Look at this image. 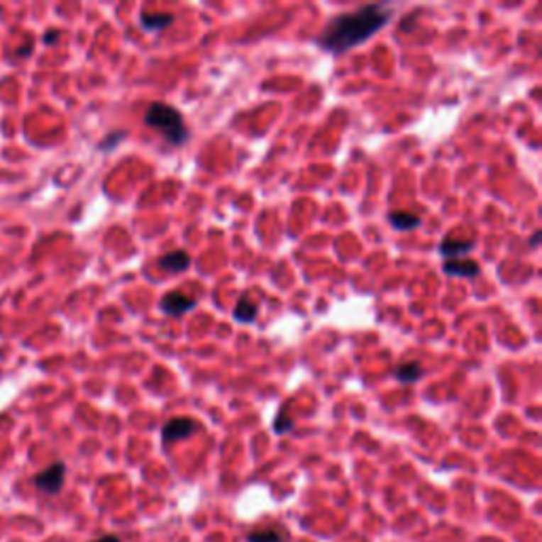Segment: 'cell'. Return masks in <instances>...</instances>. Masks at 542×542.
Segmentation results:
<instances>
[{
  "label": "cell",
  "instance_id": "obj_1",
  "mask_svg": "<svg viewBox=\"0 0 542 542\" xmlns=\"http://www.w3.org/2000/svg\"><path fill=\"white\" fill-rule=\"evenodd\" d=\"M388 4H367L350 13L335 15L322 30L318 45L331 53H345L377 34L390 21Z\"/></svg>",
  "mask_w": 542,
  "mask_h": 542
},
{
  "label": "cell",
  "instance_id": "obj_2",
  "mask_svg": "<svg viewBox=\"0 0 542 542\" xmlns=\"http://www.w3.org/2000/svg\"><path fill=\"white\" fill-rule=\"evenodd\" d=\"M144 123L157 132H161V136L170 142V144H176L180 146L184 140H187V126L182 121V115L170 106V104H163V102H153L146 113H144Z\"/></svg>",
  "mask_w": 542,
  "mask_h": 542
},
{
  "label": "cell",
  "instance_id": "obj_3",
  "mask_svg": "<svg viewBox=\"0 0 542 542\" xmlns=\"http://www.w3.org/2000/svg\"><path fill=\"white\" fill-rule=\"evenodd\" d=\"M64 479H66V464L64 462H53L49 468L40 470L34 477V485H36V490H40L49 496H55L64 487Z\"/></svg>",
  "mask_w": 542,
  "mask_h": 542
},
{
  "label": "cell",
  "instance_id": "obj_4",
  "mask_svg": "<svg viewBox=\"0 0 542 542\" xmlns=\"http://www.w3.org/2000/svg\"><path fill=\"white\" fill-rule=\"evenodd\" d=\"M197 421L195 419H189V417H174L170 419L163 430H161V438L163 443H176V441H182L191 434L197 432Z\"/></svg>",
  "mask_w": 542,
  "mask_h": 542
},
{
  "label": "cell",
  "instance_id": "obj_5",
  "mask_svg": "<svg viewBox=\"0 0 542 542\" xmlns=\"http://www.w3.org/2000/svg\"><path fill=\"white\" fill-rule=\"evenodd\" d=\"M193 307H195V299H193V297H187V294L180 292V290H172V292H167V294L161 299V309H163L167 316H174V318H178V316L191 311Z\"/></svg>",
  "mask_w": 542,
  "mask_h": 542
},
{
  "label": "cell",
  "instance_id": "obj_6",
  "mask_svg": "<svg viewBox=\"0 0 542 542\" xmlns=\"http://www.w3.org/2000/svg\"><path fill=\"white\" fill-rule=\"evenodd\" d=\"M472 248H475V242H472V240H445V242L438 246V253H441V257H445L447 261H451V259H462V257L468 255Z\"/></svg>",
  "mask_w": 542,
  "mask_h": 542
},
{
  "label": "cell",
  "instance_id": "obj_7",
  "mask_svg": "<svg viewBox=\"0 0 542 542\" xmlns=\"http://www.w3.org/2000/svg\"><path fill=\"white\" fill-rule=\"evenodd\" d=\"M191 265V259L184 250H174V253H167L159 259V267L163 271H170V273H180Z\"/></svg>",
  "mask_w": 542,
  "mask_h": 542
},
{
  "label": "cell",
  "instance_id": "obj_8",
  "mask_svg": "<svg viewBox=\"0 0 542 542\" xmlns=\"http://www.w3.org/2000/svg\"><path fill=\"white\" fill-rule=\"evenodd\" d=\"M443 271L447 275H458V277H475L479 273V265L470 259H451L445 261Z\"/></svg>",
  "mask_w": 542,
  "mask_h": 542
},
{
  "label": "cell",
  "instance_id": "obj_9",
  "mask_svg": "<svg viewBox=\"0 0 542 542\" xmlns=\"http://www.w3.org/2000/svg\"><path fill=\"white\" fill-rule=\"evenodd\" d=\"M172 21H174V15H170V13H159V15L142 13V17H140L142 28H144V30H150V32H161V30L167 28Z\"/></svg>",
  "mask_w": 542,
  "mask_h": 542
},
{
  "label": "cell",
  "instance_id": "obj_10",
  "mask_svg": "<svg viewBox=\"0 0 542 542\" xmlns=\"http://www.w3.org/2000/svg\"><path fill=\"white\" fill-rule=\"evenodd\" d=\"M388 221L392 223V227L394 229H399V231H411V229H417L419 227V216H415V214H409V212H392V214H388Z\"/></svg>",
  "mask_w": 542,
  "mask_h": 542
},
{
  "label": "cell",
  "instance_id": "obj_11",
  "mask_svg": "<svg viewBox=\"0 0 542 542\" xmlns=\"http://www.w3.org/2000/svg\"><path fill=\"white\" fill-rule=\"evenodd\" d=\"M394 375L403 384H415L421 377V365L419 363H403L401 367H397Z\"/></svg>",
  "mask_w": 542,
  "mask_h": 542
},
{
  "label": "cell",
  "instance_id": "obj_12",
  "mask_svg": "<svg viewBox=\"0 0 542 542\" xmlns=\"http://www.w3.org/2000/svg\"><path fill=\"white\" fill-rule=\"evenodd\" d=\"M255 316H257L255 303H250L246 297H242V301L238 303V307H236V311H233V318H236L238 322H250V320H255Z\"/></svg>",
  "mask_w": 542,
  "mask_h": 542
},
{
  "label": "cell",
  "instance_id": "obj_13",
  "mask_svg": "<svg viewBox=\"0 0 542 542\" xmlns=\"http://www.w3.org/2000/svg\"><path fill=\"white\" fill-rule=\"evenodd\" d=\"M248 542H286V536L277 530H259L248 534Z\"/></svg>",
  "mask_w": 542,
  "mask_h": 542
},
{
  "label": "cell",
  "instance_id": "obj_14",
  "mask_svg": "<svg viewBox=\"0 0 542 542\" xmlns=\"http://www.w3.org/2000/svg\"><path fill=\"white\" fill-rule=\"evenodd\" d=\"M286 430H290V421H284V417L277 415V419H275V432H277V434H284Z\"/></svg>",
  "mask_w": 542,
  "mask_h": 542
},
{
  "label": "cell",
  "instance_id": "obj_15",
  "mask_svg": "<svg viewBox=\"0 0 542 542\" xmlns=\"http://www.w3.org/2000/svg\"><path fill=\"white\" fill-rule=\"evenodd\" d=\"M119 138H121V134H113V138H111L109 142H104V144H102V148H111V146H113Z\"/></svg>",
  "mask_w": 542,
  "mask_h": 542
},
{
  "label": "cell",
  "instance_id": "obj_16",
  "mask_svg": "<svg viewBox=\"0 0 542 542\" xmlns=\"http://www.w3.org/2000/svg\"><path fill=\"white\" fill-rule=\"evenodd\" d=\"M94 542H121V541H119L117 536H113V534H111V536H102V538H98V541H94Z\"/></svg>",
  "mask_w": 542,
  "mask_h": 542
},
{
  "label": "cell",
  "instance_id": "obj_17",
  "mask_svg": "<svg viewBox=\"0 0 542 542\" xmlns=\"http://www.w3.org/2000/svg\"><path fill=\"white\" fill-rule=\"evenodd\" d=\"M538 238H541V233H534V240H532V246H536V244H538Z\"/></svg>",
  "mask_w": 542,
  "mask_h": 542
}]
</instances>
